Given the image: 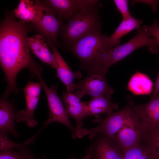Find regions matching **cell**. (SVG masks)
Instances as JSON below:
<instances>
[{
  "instance_id": "obj_25",
  "label": "cell",
  "mask_w": 159,
  "mask_h": 159,
  "mask_svg": "<svg viewBox=\"0 0 159 159\" xmlns=\"http://www.w3.org/2000/svg\"><path fill=\"white\" fill-rule=\"evenodd\" d=\"M0 150H21L28 148V145L23 143L14 142L9 138L7 132L0 131Z\"/></svg>"
},
{
  "instance_id": "obj_20",
  "label": "cell",
  "mask_w": 159,
  "mask_h": 159,
  "mask_svg": "<svg viewBox=\"0 0 159 159\" xmlns=\"http://www.w3.org/2000/svg\"><path fill=\"white\" fill-rule=\"evenodd\" d=\"M153 85L147 75L137 71L130 78L127 89L134 95H150L153 91Z\"/></svg>"
},
{
  "instance_id": "obj_24",
  "label": "cell",
  "mask_w": 159,
  "mask_h": 159,
  "mask_svg": "<svg viewBox=\"0 0 159 159\" xmlns=\"http://www.w3.org/2000/svg\"><path fill=\"white\" fill-rule=\"evenodd\" d=\"M28 148L21 150H0V159H32L34 157Z\"/></svg>"
},
{
  "instance_id": "obj_19",
  "label": "cell",
  "mask_w": 159,
  "mask_h": 159,
  "mask_svg": "<svg viewBox=\"0 0 159 159\" xmlns=\"http://www.w3.org/2000/svg\"><path fill=\"white\" fill-rule=\"evenodd\" d=\"M111 96H101L92 98L87 103V116L100 114L109 115L118 108V105L111 100Z\"/></svg>"
},
{
  "instance_id": "obj_1",
  "label": "cell",
  "mask_w": 159,
  "mask_h": 159,
  "mask_svg": "<svg viewBox=\"0 0 159 159\" xmlns=\"http://www.w3.org/2000/svg\"><path fill=\"white\" fill-rule=\"evenodd\" d=\"M29 29L26 23L15 19L14 14L6 13L0 23V65L7 83L5 92L9 95L19 93L16 78L21 69L28 68L34 74L41 67L30 53L27 42Z\"/></svg>"
},
{
  "instance_id": "obj_17",
  "label": "cell",
  "mask_w": 159,
  "mask_h": 159,
  "mask_svg": "<svg viewBox=\"0 0 159 159\" xmlns=\"http://www.w3.org/2000/svg\"><path fill=\"white\" fill-rule=\"evenodd\" d=\"M90 148L91 159H123L122 153L119 147L107 139H100L95 146L91 145Z\"/></svg>"
},
{
  "instance_id": "obj_13",
  "label": "cell",
  "mask_w": 159,
  "mask_h": 159,
  "mask_svg": "<svg viewBox=\"0 0 159 159\" xmlns=\"http://www.w3.org/2000/svg\"><path fill=\"white\" fill-rule=\"evenodd\" d=\"M84 95L77 90L74 94L64 91L62 96L66 111L68 115L74 119L77 127H82L83 119L87 116V102L81 101Z\"/></svg>"
},
{
  "instance_id": "obj_23",
  "label": "cell",
  "mask_w": 159,
  "mask_h": 159,
  "mask_svg": "<svg viewBox=\"0 0 159 159\" xmlns=\"http://www.w3.org/2000/svg\"><path fill=\"white\" fill-rule=\"evenodd\" d=\"M148 147L157 156H159V127L156 129L142 132L141 142Z\"/></svg>"
},
{
  "instance_id": "obj_6",
  "label": "cell",
  "mask_w": 159,
  "mask_h": 159,
  "mask_svg": "<svg viewBox=\"0 0 159 159\" xmlns=\"http://www.w3.org/2000/svg\"><path fill=\"white\" fill-rule=\"evenodd\" d=\"M34 3L37 10L36 19L32 23L34 27L47 40L56 47L65 49L57 39L58 34L63 25L62 20L57 18L54 11L44 5L40 1L34 0Z\"/></svg>"
},
{
  "instance_id": "obj_7",
  "label": "cell",
  "mask_w": 159,
  "mask_h": 159,
  "mask_svg": "<svg viewBox=\"0 0 159 159\" xmlns=\"http://www.w3.org/2000/svg\"><path fill=\"white\" fill-rule=\"evenodd\" d=\"M136 30L137 33L132 38L110 51L105 65L107 71L111 66L141 47L148 46L153 53H159V45L157 41L151 37L142 28L140 27Z\"/></svg>"
},
{
  "instance_id": "obj_31",
  "label": "cell",
  "mask_w": 159,
  "mask_h": 159,
  "mask_svg": "<svg viewBox=\"0 0 159 159\" xmlns=\"http://www.w3.org/2000/svg\"><path fill=\"white\" fill-rule=\"evenodd\" d=\"M68 159H79L75 157H72L70 158H69Z\"/></svg>"
},
{
  "instance_id": "obj_22",
  "label": "cell",
  "mask_w": 159,
  "mask_h": 159,
  "mask_svg": "<svg viewBox=\"0 0 159 159\" xmlns=\"http://www.w3.org/2000/svg\"><path fill=\"white\" fill-rule=\"evenodd\" d=\"M123 159H157V156L147 146L140 143L122 153Z\"/></svg>"
},
{
  "instance_id": "obj_18",
  "label": "cell",
  "mask_w": 159,
  "mask_h": 159,
  "mask_svg": "<svg viewBox=\"0 0 159 159\" xmlns=\"http://www.w3.org/2000/svg\"><path fill=\"white\" fill-rule=\"evenodd\" d=\"M45 39L40 34L28 37L29 47L35 55L42 62L55 68L54 57L49 50Z\"/></svg>"
},
{
  "instance_id": "obj_12",
  "label": "cell",
  "mask_w": 159,
  "mask_h": 159,
  "mask_svg": "<svg viewBox=\"0 0 159 159\" xmlns=\"http://www.w3.org/2000/svg\"><path fill=\"white\" fill-rule=\"evenodd\" d=\"M47 42L53 52L57 76L65 85L67 91L72 93L76 88V84L74 82V80L81 78V72L79 71L73 72L58 51L56 47L48 40H47Z\"/></svg>"
},
{
  "instance_id": "obj_8",
  "label": "cell",
  "mask_w": 159,
  "mask_h": 159,
  "mask_svg": "<svg viewBox=\"0 0 159 159\" xmlns=\"http://www.w3.org/2000/svg\"><path fill=\"white\" fill-rule=\"evenodd\" d=\"M41 87L40 82L29 81L26 86L22 88L26 100V108L16 112L15 122H25L31 128L37 125L34 114L40 98Z\"/></svg>"
},
{
  "instance_id": "obj_32",
  "label": "cell",
  "mask_w": 159,
  "mask_h": 159,
  "mask_svg": "<svg viewBox=\"0 0 159 159\" xmlns=\"http://www.w3.org/2000/svg\"><path fill=\"white\" fill-rule=\"evenodd\" d=\"M157 159H159V156H157Z\"/></svg>"
},
{
  "instance_id": "obj_26",
  "label": "cell",
  "mask_w": 159,
  "mask_h": 159,
  "mask_svg": "<svg viewBox=\"0 0 159 159\" xmlns=\"http://www.w3.org/2000/svg\"><path fill=\"white\" fill-rule=\"evenodd\" d=\"M114 2L118 10L122 16V20H126L132 16L128 9L127 0H114Z\"/></svg>"
},
{
  "instance_id": "obj_21",
  "label": "cell",
  "mask_w": 159,
  "mask_h": 159,
  "mask_svg": "<svg viewBox=\"0 0 159 159\" xmlns=\"http://www.w3.org/2000/svg\"><path fill=\"white\" fill-rule=\"evenodd\" d=\"M14 14L15 18L23 22L33 23L36 20L37 14V10L34 1H19L17 7L14 10Z\"/></svg>"
},
{
  "instance_id": "obj_10",
  "label": "cell",
  "mask_w": 159,
  "mask_h": 159,
  "mask_svg": "<svg viewBox=\"0 0 159 159\" xmlns=\"http://www.w3.org/2000/svg\"><path fill=\"white\" fill-rule=\"evenodd\" d=\"M76 87L85 95L92 98L111 96L114 90L108 83L106 76L94 73H88L84 79L76 84Z\"/></svg>"
},
{
  "instance_id": "obj_15",
  "label": "cell",
  "mask_w": 159,
  "mask_h": 159,
  "mask_svg": "<svg viewBox=\"0 0 159 159\" xmlns=\"http://www.w3.org/2000/svg\"><path fill=\"white\" fill-rule=\"evenodd\" d=\"M8 95L3 94L0 100V131L9 132L16 137L20 136L15 128V107L8 100Z\"/></svg>"
},
{
  "instance_id": "obj_5",
  "label": "cell",
  "mask_w": 159,
  "mask_h": 159,
  "mask_svg": "<svg viewBox=\"0 0 159 159\" xmlns=\"http://www.w3.org/2000/svg\"><path fill=\"white\" fill-rule=\"evenodd\" d=\"M41 72L38 71L35 73V75L38 78L46 95L49 110V117L44 122V125L43 127L36 134L30 138V140L34 142L35 138L47 126L54 122L61 123L67 126L71 131L73 138H75V128L71 124L65 108L57 94V86L53 85L50 87H48L41 76Z\"/></svg>"
},
{
  "instance_id": "obj_28",
  "label": "cell",
  "mask_w": 159,
  "mask_h": 159,
  "mask_svg": "<svg viewBox=\"0 0 159 159\" xmlns=\"http://www.w3.org/2000/svg\"><path fill=\"white\" fill-rule=\"evenodd\" d=\"M139 2L145 4L150 6L153 13H155L156 12L159 3V0H133L132 1V4H134L136 2Z\"/></svg>"
},
{
  "instance_id": "obj_3",
  "label": "cell",
  "mask_w": 159,
  "mask_h": 159,
  "mask_svg": "<svg viewBox=\"0 0 159 159\" xmlns=\"http://www.w3.org/2000/svg\"><path fill=\"white\" fill-rule=\"evenodd\" d=\"M102 6L100 1L92 0L62 26L59 34L66 50V46L78 40L101 24L99 10Z\"/></svg>"
},
{
  "instance_id": "obj_14",
  "label": "cell",
  "mask_w": 159,
  "mask_h": 159,
  "mask_svg": "<svg viewBox=\"0 0 159 159\" xmlns=\"http://www.w3.org/2000/svg\"><path fill=\"white\" fill-rule=\"evenodd\" d=\"M92 0H46L40 1L52 9L58 18L68 20L79 12Z\"/></svg>"
},
{
  "instance_id": "obj_11",
  "label": "cell",
  "mask_w": 159,
  "mask_h": 159,
  "mask_svg": "<svg viewBox=\"0 0 159 159\" xmlns=\"http://www.w3.org/2000/svg\"><path fill=\"white\" fill-rule=\"evenodd\" d=\"M138 122L135 114L116 135L114 140L122 153L141 143L142 132Z\"/></svg>"
},
{
  "instance_id": "obj_30",
  "label": "cell",
  "mask_w": 159,
  "mask_h": 159,
  "mask_svg": "<svg viewBox=\"0 0 159 159\" xmlns=\"http://www.w3.org/2000/svg\"><path fill=\"white\" fill-rule=\"evenodd\" d=\"M32 159H46V158L45 157H44V156H43L42 157L40 158V157H37L35 156L34 157L32 158Z\"/></svg>"
},
{
  "instance_id": "obj_9",
  "label": "cell",
  "mask_w": 159,
  "mask_h": 159,
  "mask_svg": "<svg viewBox=\"0 0 159 159\" xmlns=\"http://www.w3.org/2000/svg\"><path fill=\"white\" fill-rule=\"evenodd\" d=\"M133 110L142 132L159 127V93L151 96L147 103L134 104Z\"/></svg>"
},
{
  "instance_id": "obj_27",
  "label": "cell",
  "mask_w": 159,
  "mask_h": 159,
  "mask_svg": "<svg viewBox=\"0 0 159 159\" xmlns=\"http://www.w3.org/2000/svg\"><path fill=\"white\" fill-rule=\"evenodd\" d=\"M150 36L152 37L158 42L159 45V24L156 20L150 26L143 25L142 28Z\"/></svg>"
},
{
  "instance_id": "obj_2",
  "label": "cell",
  "mask_w": 159,
  "mask_h": 159,
  "mask_svg": "<svg viewBox=\"0 0 159 159\" xmlns=\"http://www.w3.org/2000/svg\"><path fill=\"white\" fill-rule=\"evenodd\" d=\"M101 24L76 41L66 46L79 59L81 68L88 73H94L106 76V62L110 51L104 43Z\"/></svg>"
},
{
  "instance_id": "obj_4",
  "label": "cell",
  "mask_w": 159,
  "mask_h": 159,
  "mask_svg": "<svg viewBox=\"0 0 159 159\" xmlns=\"http://www.w3.org/2000/svg\"><path fill=\"white\" fill-rule=\"evenodd\" d=\"M127 103L122 109L107 115L96 126L91 128L76 127V137L81 138L88 136L92 140L97 134L102 133L115 140L116 135L124 125L135 115L134 103L131 97H127Z\"/></svg>"
},
{
  "instance_id": "obj_16",
  "label": "cell",
  "mask_w": 159,
  "mask_h": 159,
  "mask_svg": "<svg viewBox=\"0 0 159 159\" xmlns=\"http://www.w3.org/2000/svg\"><path fill=\"white\" fill-rule=\"evenodd\" d=\"M143 23L142 20L138 19L133 17L122 20L113 33L110 36L104 35V43L106 48L111 51L120 45V39L124 36L134 29L140 27Z\"/></svg>"
},
{
  "instance_id": "obj_29",
  "label": "cell",
  "mask_w": 159,
  "mask_h": 159,
  "mask_svg": "<svg viewBox=\"0 0 159 159\" xmlns=\"http://www.w3.org/2000/svg\"><path fill=\"white\" fill-rule=\"evenodd\" d=\"M153 93L152 96H155L159 93V68Z\"/></svg>"
}]
</instances>
